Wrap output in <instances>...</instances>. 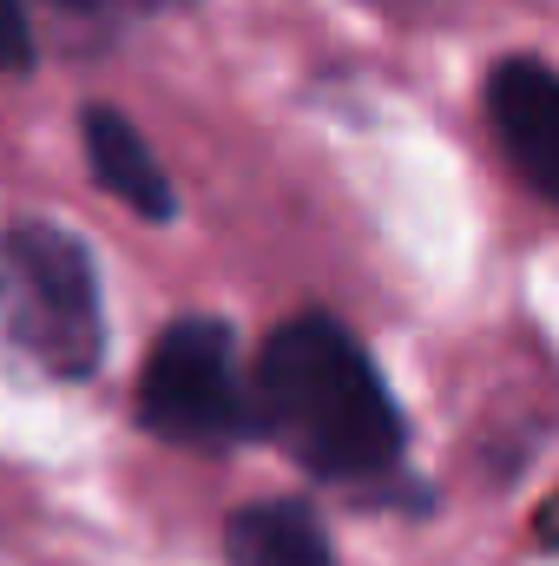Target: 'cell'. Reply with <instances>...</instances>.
I'll return each instance as SVG.
<instances>
[{"mask_svg": "<svg viewBox=\"0 0 559 566\" xmlns=\"http://www.w3.org/2000/svg\"><path fill=\"white\" fill-rule=\"evenodd\" d=\"M257 434L316 481H382L402 461V409L376 369V356L323 310L271 329L257 376Z\"/></svg>", "mask_w": 559, "mask_h": 566, "instance_id": "6da1fadb", "label": "cell"}, {"mask_svg": "<svg viewBox=\"0 0 559 566\" xmlns=\"http://www.w3.org/2000/svg\"><path fill=\"white\" fill-rule=\"evenodd\" d=\"M0 336L46 376H93L106 356V316L93 251L60 224L0 231Z\"/></svg>", "mask_w": 559, "mask_h": 566, "instance_id": "7a4b0ae2", "label": "cell"}, {"mask_svg": "<svg viewBox=\"0 0 559 566\" xmlns=\"http://www.w3.org/2000/svg\"><path fill=\"white\" fill-rule=\"evenodd\" d=\"M139 422L178 448H238L257 434V396L238 336L218 316H178L139 376Z\"/></svg>", "mask_w": 559, "mask_h": 566, "instance_id": "3957f363", "label": "cell"}, {"mask_svg": "<svg viewBox=\"0 0 559 566\" xmlns=\"http://www.w3.org/2000/svg\"><path fill=\"white\" fill-rule=\"evenodd\" d=\"M487 119L494 139L507 151V165L547 198L559 205V73L547 60H500L487 73Z\"/></svg>", "mask_w": 559, "mask_h": 566, "instance_id": "277c9868", "label": "cell"}, {"mask_svg": "<svg viewBox=\"0 0 559 566\" xmlns=\"http://www.w3.org/2000/svg\"><path fill=\"white\" fill-rule=\"evenodd\" d=\"M80 139H86V158H93V178H99L126 211H139V218H151V224H165V218L178 211V191H171L165 165L151 158L145 133L126 119V113L93 106V113L80 119Z\"/></svg>", "mask_w": 559, "mask_h": 566, "instance_id": "5b68a950", "label": "cell"}, {"mask_svg": "<svg viewBox=\"0 0 559 566\" xmlns=\"http://www.w3.org/2000/svg\"><path fill=\"white\" fill-rule=\"evenodd\" d=\"M231 566H336L323 521L303 501H257L224 527Z\"/></svg>", "mask_w": 559, "mask_h": 566, "instance_id": "8992f818", "label": "cell"}, {"mask_svg": "<svg viewBox=\"0 0 559 566\" xmlns=\"http://www.w3.org/2000/svg\"><path fill=\"white\" fill-rule=\"evenodd\" d=\"M0 66L7 73L33 66V27H27V7L20 0H0Z\"/></svg>", "mask_w": 559, "mask_h": 566, "instance_id": "52a82bcc", "label": "cell"}, {"mask_svg": "<svg viewBox=\"0 0 559 566\" xmlns=\"http://www.w3.org/2000/svg\"><path fill=\"white\" fill-rule=\"evenodd\" d=\"M534 534H540V547H553V554H559V494L534 514Z\"/></svg>", "mask_w": 559, "mask_h": 566, "instance_id": "ba28073f", "label": "cell"}, {"mask_svg": "<svg viewBox=\"0 0 559 566\" xmlns=\"http://www.w3.org/2000/svg\"><path fill=\"white\" fill-rule=\"evenodd\" d=\"M60 7H106V0H60Z\"/></svg>", "mask_w": 559, "mask_h": 566, "instance_id": "9c48e42d", "label": "cell"}]
</instances>
